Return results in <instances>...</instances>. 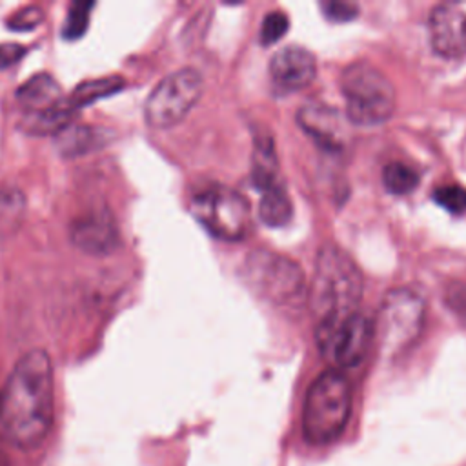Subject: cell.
Returning a JSON list of instances; mask_svg holds the SVG:
<instances>
[{"label":"cell","mask_w":466,"mask_h":466,"mask_svg":"<svg viewBox=\"0 0 466 466\" xmlns=\"http://www.w3.org/2000/svg\"><path fill=\"white\" fill-rule=\"evenodd\" d=\"M55 419V375L46 350L24 353L0 390V424L22 450L38 448Z\"/></svg>","instance_id":"1"},{"label":"cell","mask_w":466,"mask_h":466,"mask_svg":"<svg viewBox=\"0 0 466 466\" xmlns=\"http://www.w3.org/2000/svg\"><path fill=\"white\" fill-rule=\"evenodd\" d=\"M360 297L362 275L353 258L333 244L322 246L309 288V304L317 322L355 313Z\"/></svg>","instance_id":"2"},{"label":"cell","mask_w":466,"mask_h":466,"mask_svg":"<svg viewBox=\"0 0 466 466\" xmlns=\"http://www.w3.org/2000/svg\"><path fill=\"white\" fill-rule=\"evenodd\" d=\"M353 393L337 370L322 371L309 386L302 408V435L309 444H329L340 437L351 415Z\"/></svg>","instance_id":"3"},{"label":"cell","mask_w":466,"mask_h":466,"mask_svg":"<svg viewBox=\"0 0 466 466\" xmlns=\"http://www.w3.org/2000/svg\"><path fill=\"white\" fill-rule=\"evenodd\" d=\"M346 116L357 126L386 122L395 109V89L390 78L370 62H353L340 73Z\"/></svg>","instance_id":"4"},{"label":"cell","mask_w":466,"mask_h":466,"mask_svg":"<svg viewBox=\"0 0 466 466\" xmlns=\"http://www.w3.org/2000/svg\"><path fill=\"white\" fill-rule=\"evenodd\" d=\"M191 215L217 238L237 242L248 237L253 224L249 202L231 187L211 184L193 193Z\"/></svg>","instance_id":"5"},{"label":"cell","mask_w":466,"mask_h":466,"mask_svg":"<svg viewBox=\"0 0 466 466\" xmlns=\"http://www.w3.org/2000/svg\"><path fill=\"white\" fill-rule=\"evenodd\" d=\"M204 89L202 75L193 67H182L164 76L144 104V118L149 127L167 129L178 124L198 102Z\"/></svg>","instance_id":"6"},{"label":"cell","mask_w":466,"mask_h":466,"mask_svg":"<svg viewBox=\"0 0 466 466\" xmlns=\"http://www.w3.org/2000/svg\"><path fill=\"white\" fill-rule=\"evenodd\" d=\"M373 337L371 322L360 315L317 322V344L322 357L333 366L331 370H350L359 366L368 355Z\"/></svg>","instance_id":"7"},{"label":"cell","mask_w":466,"mask_h":466,"mask_svg":"<svg viewBox=\"0 0 466 466\" xmlns=\"http://www.w3.org/2000/svg\"><path fill=\"white\" fill-rule=\"evenodd\" d=\"M246 275L255 291L275 306H297L304 297V273L291 260L271 251H255L246 260Z\"/></svg>","instance_id":"8"},{"label":"cell","mask_w":466,"mask_h":466,"mask_svg":"<svg viewBox=\"0 0 466 466\" xmlns=\"http://www.w3.org/2000/svg\"><path fill=\"white\" fill-rule=\"evenodd\" d=\"M422 320V297L410 288H397L382 300L377 319V335L384 348L399 350L419 335Z\"/></svg>","instance_id":"9"},{"label":"cell","mask_w":466,"mask_h":466,"mask_svg":"<svg viewBox=\"0 0 466 466\" xmlns=\"http://www.w3.org/2000/svg\"><path fill=\"white\" fill-rule=\"evenodd\" d=\"M69 240L87 255H109L120 246V229L113 213L102 206L71 220Z\"/></svg>","instance_id":"10"},{"label":"cell","mask_w":466,"mask_h":466,"mask_svg":"<svg viewBox=\"0 0 466 466\" xmlns=\"http://www.w3.org/2000/svg\"><path fill=\"white\" fill-rule=\"evenodd\" d=\"M433 49L448 58L466 55V2L437 4L428 18Z\"/></svg>","instance_id":"11"},{"label":"cell","mask_w":466,"mask_h":466,"mask_svg":"<svg viewBox=\"0 0 466 466\" xmlns=\"http://www.w3.org/2000/svg\"><path fill=\"white\" fill-rule=\"evenodd\" d=\"M317 71V60L311 51L300 46L279 49L269 60V75L280 91H297L306 87Z\"/></svg>","instance_id":"12"},{"label":"cell","mask_w":466,"mask_h":466,"mask_svg":"<svg viewBox=\"0 0 466 466\" xmlns=\"http://www.w3.org/2000/svg\"><path fill=\"white\" fill-rule=\"evenodd\" d=\"M300 127L324 149L340 151L344 146V122L333 107L320 104L304 106L297 113Z\"/></svg>","instance_id":"13"},{"label":"cell","mask_w":466,"mask_h":466,"mask_svg":"<svg viewBox=\"0 0 466 466\" xmlns=\"http://www.w3.org/2000/svg\"><path fill=\"white\" fill-rule=\"evenodd\" d=\"M16 102L25 113H38L58 106L64 100L62 87L49 73H36L27 78L15 93Z\"/></svg>","instance_id":"14"},{"label":"cell","mask_w":466,"mask_h":466,"mask_svg":"<svg viewBox=\"0 0 466 466\" xmlns=\"http://www.w3.org/2000/svg\"><path fill=\"white\" fill-rule=\"evenodd\" d=\"M104 144V131L87 124H69L55 135V149L62 158H78Z\"/></svg>","instance_id":"15"},{"label":"cell","mask_w":466,"mask_h":466,"mask_svg":"<svg viewBox=\"0 0 466 466\" xmlns=\"http://www.w3.org/2000/svg\"><path fill=\"white\" fill-rule=\"evenodd\" d=\"M126 80L120 75H106V76H96V78H89V80H82L80 84L75 86V89L64 96V104L69 111L76 113L78 109L111 96L115 93H118L120 89H124Z\"/></svg>","instance_id":"16"},{"label":"cell","mask_w":466,"mask_h":466,"mask_svg":"<svg viewBox=\"0 0 466 466\" xmlns=\"http://www.w3.org/2000/svg\"><path fill=\"white\" fill-rule=\"evenodd\" d=\"M293 206L288 191L280 182L266 186L260 189L258 217L268 226H282L291 218Z\"/></svg>","instance_id":"17"},{"label":"cell","mask_w":466,"mask_h":466,"mask_svg":"<svg viewBox=\"0 0 466 466\" xmlns=\"http://www.w3.org/2000/svg\"><path fill=\"white\" fill-rule=\"evenodd\" d=\"M73 111H69L64 100L46 111L38 113H24L20 127L29 135H56L66 126L73 122Z\"/></svg>","instance_id":"18"},{"label":"cell","mask_w":466,"mask_h":466,"mask_svg":"<svg viewBox=\"0 0 466 466\" xmlns=\"http://www.w3.org/2000/svg\"><path fill=\"white\" fill-rule=\"evenodd\" d=\"M27 198L20 187H0V238L11 237L24 222Z\"/></svg>","instance_id":"19"},{"label":"cell","mask_w":466,"mask_h":466,"mask_svg":"<svg viewBox=\"0 0 466 466\" xmlns=\"http://www.w3.org/2000/svg\"><path fill=\"white\" fill-rule=\"evenodd\" d=\"M382 184L390 193L404 195L415 189L419 184V175L404 162H390L382 169Z\"/></svg>","instance_id":"20"},{"label":"cell","mask_w":466,"mask_h":466,"mask_svg":"<svg viewBox=\"0 0 466 466\" xmlns=\"http://www.w3.org/2000/svg\"><path fill=\"white\" fill-rule=\"evenodd\" d=\"M93 2H73L67 9L64 25H62V36L66 40H78L84 36L89 25V15L93 9Z\"/></svg>","instance_id":"21"},{"label":"cell","mask_w":466,"mask_h":466,"mask_svg":"<svg viewBox=\"0 0 466 466\" xmlns=\"http://www.w3.org/2000/svg\"><path fill=\"white\" fill-rule=\"evenodd\" d=\"M435 202L453 215H461L466 211V189L457 184L439 186L433 193Z\"/></svg>","instance_id":"22"},{"label":"cell","mask_w":466,"mask_h":466,"mask_svg":"<svg viewBox=\"0 0 466 466\" xmlns=\"http://www.w3.org/2000/svg\"><path fill=\"white\" fill-rule=\"evenodd\" d=\"M288 25H289V20H288L286 13H282V11L268 13L262 22V27H260L262 44L268 46V44H275L277 40H280L286 35Z\"/></svg>","instance_id":"23"},{"label":"cell","mask_w":466,"mask_h":466,"mask_svg":"<svg viewBox=\"0 0 466 466\" xmlns=\"http://www.w3.org/2000/svg\"><path fill=\"white\" fill-rule=\"evenodd\" d=\"M42 20H44V11L38 5H24L15 13H11L5 24L13 31H31Z\"/></svg>","instance_id":"24"},{"label":"cell","mask_w":466,"mask_h":466,"mask_svg":"<svg viewBox=\"0 0 466 466\" xmlns=\"http://www.w3.org/2000/svg\"><path fill=\"white\" fill-rule=\"evenodd\" d=\"M27 53V47L16 42H2L0 44V69L11 67Z\"/></svg>","instance_id":"25"},{"label":"cell","mask_w":466,"mask_h":466,"mask_svg":"<svg viewBox=\"0 0 466 466\" xmlns=\"http://www.w3.org/2000/svg\"><path fill=\"white\" fill-rule=\"evenodd\" d=\"M324 13L331 20L344 22V20H350L357 15V5L350 4V2H328L324 5Z\"/></svg>","instance_id":"26"},{"label":"cell","mask_w":466,"mask_h":466,"mask_svg":"<svg viewBox=\"0 0 466 466\" xmlns=\"http://www.w3.org/2000/svg\"><path fill=\"white\" fill-rule=\"evenodd\" d=\"M0 466H11L9 455H7V451H5L4 444H2V441H0Z\"/></svg>","instance_id":"27"}]
</instances>
